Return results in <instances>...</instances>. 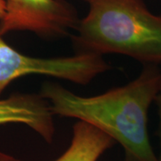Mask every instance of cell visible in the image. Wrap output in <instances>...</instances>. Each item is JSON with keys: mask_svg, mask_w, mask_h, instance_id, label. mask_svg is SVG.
I'll return each mask as SVG.
<instances>
[{"mask_svg": "<svg viewBox=\"0 0 161 161\" xmlns=\"http://www.w3.org/2000/svg\"><path fill=\"white\" fill-rule=\"evenodd\" d=\"M154 102L157 103V105L158 107V114H159V119H160V125H159V131L158 135L159 138H160V157H159V160L161 161V81L160 84V87H159V91L158 92V95L156 96L155 101Z\"/></svg>", "mask_w": 161, "mask_h": 161, "instance_id": "obj_7", "label": "cell"}, {"mask_svg": "<svg viewBox=\"0 0 161 161\" xmlns=\"http://www.w3.org/2000/svg\"><path fill=\"white\" fill-rule=\"evenodd\" d=\"M124 161H127V160H124Z\"/></svg>", "mask_w": 161, "mask_h": 161, "instance_id": "obj_10", "label": "cell"}, {"mask_svg": "<svg viewBox=\"0 0 161 161\" xmlns=\"http://www.w3.org/2000/svg\"><path fill=\"white\" fill-rule=\"evenodd\" d=\"M72 138L69 148L55 161H98L116 141L96 127L78 120L72 128ZM8 161H19L14 158Z\"/></svg>", "mask_w": 161, "mask_h": 161, "instance_id": "obj_6", "label": "cell"}, {"mask_svg": "<svg viewBox=\"0 0 161 161\" xmlns=\"http://www.w3.org/2000/svg\"><path fill=\"white\" fill-rule=\"evenodd\" d=\"M161 81L158 65H143L137 78L95 96H80L55 83H46L41 96L55 115L75 118L96 127L119 143L127 161H160L148 131V114Z\"/></svg>", "mask_w": 161, "mask_h": 161, "instance_id": "obj_1", "label": "cell"}, {"mask_svg": "<svg viewBox=\"0 0 161 161\" xmlns=\"http://www.w3.org/2000/svg\"><path fill=\"white\" fill-rule=\"evenodd\" d=\"M54 115L49 102L41 95L18 93L0 99V125L24 124L48 142L55 136Z\"/></svg>", "mask_w": 161, "mask_h": 161, "instance_id": "obj_5", "label": "cell"}, {"mask_svg": "<svg viewBox=\"0 0 161 161\" xmlns=\"http://www.w3.org/2000/svg\"><path fill=\"white\" fill-rule=\"evenodd\" d=\"M89 6L72 37L76 53L128 56L143 65L161 64V14L144 0H81Z\"/></svg>", "mask_w": 161, "mask_h": 161, "instance_id": "obj_2", "label": "cell"}, {"mask_svg": "<svg viewBox=\"0 0 161 161\" xmlns=\"http://www.w3.org/2000/svg\"><path fill=\"white\" fill-rule=\"evenodd\" d=\"M110 68L103 56L92 53L53 58L30 57L10 46L0 34V95L22 76L43 75L86 85Z\"/></svg>", "mask_w": 161, "mask_h": 161, "instance_id": "obj_3", "label": "cell"}, {"mask_svg": "<svg viewBox=\"0 0 161 161\" xmlns=\"http://www.w3.org/2000/svg\"><path fill=\"white\" fill-rule=\"evenodd\" d=\"M5 14V0H0V21Z\"/></svg>", "mask_w": 161, "mask_h": 161, "instance_id": "obj_8", "label": "cell"}, {"mask_svg": "<svg viewBox=\"0 0 161 161\" xmlns=\"http://www.w3.org/2000/svg\"><path fill=\"white\" fill-rule=\"evenodd\" d=\"M79 21L76 9L66 0H5L0 34L28 31L55 39L67 36Z\"/></svg>", "mask_w": 161, "mask_h": 161, "instance_id": "obj_4", "label": "cell"}, {"mask_svg": "<svg viewBox=\"0 0 161 161\" xmlns=\"http://www.w3.org/2000/svg\"><path fill=\"white\" fill-rule=\"evenodd\" d=\"M11 158L12 156L9 155V154L0 152V161H8Z\"/></svg>", "mask_w": 161, "mask_h": 161, "instance_id": "obj_9", "label": "cell"}]
</instances>
